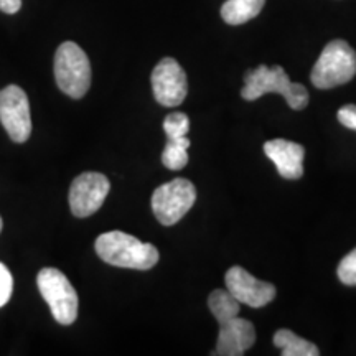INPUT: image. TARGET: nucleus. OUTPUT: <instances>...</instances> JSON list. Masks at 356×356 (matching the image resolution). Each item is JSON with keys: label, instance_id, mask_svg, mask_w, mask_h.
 <instances>
[{"label": "nucleus", "instance_id": "1", "mask_svg": "<svg viewBox=\"0 0 356 356\" xmlns=\"http://www.w3.org/2000/svg\"><path fill=\"white\" fill-rule=\"evenodd\" d=\"M97 256L111 266L124 269L149 270L159 262V251L154 244L142 243L122 231L101 234L95 243Z\"/></svg>", "mask_w": 356, "mask_h": 356}, {"label": "nucleus", "instance_id": "13", "mask_svg": "<svg viewBox=\"0 0 356 356\" xmlns=\"http://www.w3.org/2000/svg\"><path fill=\"white\" fill-rule=\"evenodd\" d=\"M266 0H226L221 7V17L226 24L241 25L259 15Z\"/></svg>", "mask_w": 356, "mask_h": 356}, {"label": "nucleus", "instance_id": "16", "mask_svg": "<svg viewBox=\"0 0 356 356\" xmlns=\"http://www.w3.org/2000/svg\"><path fill=\"white\" fill-rule=\"evenodd\" d=\"M188 137L168 139L162 152V163L168 170H181L188 163Z\"/></svg>", "mask_w": 356, "mask_h": 356}, {"label": "nucleus", "instance_id": "5", "mask_svg": "<svg viewBox=\"0 0 356 356\" xmlns=\"http://www.w3.org/2000/svg\"><path fill=\"white\" fill-rule=\"evenodd\" d=\"M37 284L56 322L61 325L73 323L78 317L79 300L68 277L55 267H44L37 275Z\"/></svg>", "mask_w": 356, "mask_h": 356}, {"label": "nucleus", "instance_id": "12", "mask_svg": "<svg viewBox=\"0 0 356 356\" xmlns=\"http://www.w3.org/2000/svg\"><path fill=\"white\" fill-rule=\"evenodd\" d=\"M264 152L274 162L280 177L299 180L304 175L305 149L300 144L286 139H273L264 144Z\"/></svg>", "mask_w": 356, "mask_h": 356}, {"label": "nucleus", "instance_id": "22", "mask_svg": "<svg viewBox=\"0 0 356 356\" xmlns=\"http://www.w3.org/2000/svg\"><path fill=\"white\" fill-rule=\"evenodd\" d=\"M2 228H3V221H2V218H0V233H2Z\"/></svg>", "mask_w": 356, "mask_h": 356}, {"label": "nucleus", "instance_id": "3", "mask_svg": "<svg viewBox=\"0 0 356 356\" xmlns=\"http://www.w3.org/2000/svg\"><path fill=\"white\" fill-rule=\"evenodd\" d=\"M356 74V53L343 40H333L320 53L310 73L315 88L332 89L350 83Z\"/></svg>", "mask_w": 356, "mask_h": 356}, {"label": "nucleus", "instance_id": "4", "mask_svg": "<svg viewBox=\"0 0 356 356\" xmlns=\"http://www.w3.org/2000/svg\"><path fill=\"white\" fill-rule=\"evenodd\" d=\"M56 84L65 95L81 99L91 86V65L88 55L74 42H65L55 55Z\"/></svg>", "mask_w": 356, "mask_h": 356}, {"label": "nucleus", "instance_id": "20", "mask_svg": "<svg viewBox=\"0 0 356 356\" xmlns=\"http://www.w3.org/2000/svg\"><path fill=\"white\" fill-rule=\"evenodd\" d=\"M338 121L341 126L353 129L356 131V106L355 104H346L338 111Z\"/></svg>", "mask_w": 356, "mask_h": 356}, {"label": "nucleus", "instance_id": "6", "mask_svg": "<svg viewBox=\"0 0 356 356\" xmlns=\"http://www.w3.org/2000/svg\"><path fill=\"white\" fill-rule=\"evenodd\" d=\"M195 200H197L195 185L186 178H175L154 191V215L163 226H172L191 210Z\"/></svg>", "mask_w": 356, "mask_h": 356}, {"label": "nucleus", "instance_id": "19", "mask_svg": "<svg viewBox=\"0 0 356 356\" xmlns=\"http://www.w3.org/2000/svg\"><path fill=\"white\" fill-rule=\"evenodd\" d=\"M12 291H13V277L10 270L7 269L6 264L0 262V309L10 300Z\"/></svg>", "mask_w": 356, "mask_h": 356}, {"label": "nucleus", "instance_id": "18", "mask_svg": "<svg viewBox=\"0 0 356 356\" xmlns=\"http://www.w3.org/2000/svg\"><path fill=\"white\" fill-rule=\"evenodd\" d=\"M337 273L345 286H356V249L341 259Z\"/></svg>", "mask_w": 356, "mask_h": 356}, {"label": "nucleus", "instance_id": "15", "mask_svg": "<svg viewBox=\"0 0 356 356\" xmlns=\"http://www.w3.org/2000/svg\"><path fill=\"white\" fill-rule=\"evenodd\" d=\"M208 307H210L213 317L218 320V323L228 322V320L238 317L241 304L234 299L228 291L216 289L208 297Z\"/></svg>", "mask_w": 356, "mask_h": 356}, {"label": "nucleus", "instance_id": "2", "mask_svg": "<svg viewBox=\"0 0 356 356\" xmlns=\"http://www.w3.org/2000/svg\"><path fill=\"white\" fill-rule=\"evenodd\" d=\"M269 92H279L286 97L289 108L300 111L309 104V91L304 84L292 83L282 66L261 65L256 70H249L244 76L241 96L246 101L259 99Z\"/></svg>", "mask_w": 356, "mask_h": 356}, {"label": "nucleus", "instance_id": "10", "mask_svg": "<svg viewBox=\"0 0 356 356\" xmlns=\"http://www.w3.org/2000/svg\"><path fill=\"white\" fill-rule=\"evenodd\" d=\"M226 287L228 292L239 304L249 305L252 309H261L274 300L275 287L270 282L256 279L243 267L234 266L226 273Z\"/></svg>", "mask_w": 356, "mask_h": 356}, {"label": "nucleus", "instance_id": "14", "mask_svg": "<svg viewBox=\"0 0 356 356\" xmlns=\"http://www.w3.org/2000/svg\"><path fill=\"white\" fill-rule=\"evenodd\" d=\"M274 345L282 350L284 356H318L320 351L312 341L296 335L291 330H277L274 335Z\"/></svg>", "mask_w": 356, "mask_h": 356}, {"label": "nucleus", "instance_id": "17", "mask_svg": "<svg viewBox=\"0 0 356 356\" xmlns=\"http://www.w3.org/2000/svg\"><path fill=\"white\" fill-rule=\"evenodd\" d=\"M163 131H165L168 139H178L185 137L190 131V119L184 113L168 114L163 121Z\"/></svg>", "mask_w": 356, "mask_h": 356}, {"label": "nucleus", "instance_id": "21", "mask_svg": "<svg viewBox=\"0 0 356 356\" xmlns=\"http://www.w3.org/2000/svg\"><path fill=\"white\" fill-rule=\"evenodd\" d=\"M22 0H0V10L8 15H13L20 10Z\"/></svg>", "mask_w": 356, "mask_h": 356}, {"label": "nucleus", "instance_id": "9", "mask_svg": "<svg viewBox=\"0 0 356 356\" xmlns=\"http://www.w3.org/2000/svg\"><path fill=\"white\" fill-rule=\"evenodd\" d=\"M152 89L159 104L165 108L180 106L188 92L184 68L173 58H163L152 71Z\"/></svg>", "mask_w": 356, "mask_h": 356}, {"label": "nucleus", "instance_id": "7", "mask_svg": "<svg viewBox=\"0 0 356 356\" xmlns=\"http://www.w3.org/2000/svg\"><path fill=\"white\" fill-rule=\"evenodd\" d=\"M0 122L6 127L8 137L19 144L29 140L32 134L29 97L17 84H10L0 91Z\"/></svg>", "mask_w": 356, "mask_h": 356}, {"label": "nucleus", "instance_id": "8", "mask_svg": "<svg viewBox=\"0 0 356 356\" xmlns=\"http://www.w3.org/2000/svg\"><path fill=\"white\" fill-rule=\"evenodd\" d=\"M111 184L108 177L86 172L76 177L70 188V208L76 218H88L99 210L108 197Z\"/></svg>", "mask_w": 356, "mask_h": 356}, {"label": "nucleus", "instance_id": "11", "mask_svg": "<svg viewBox=\"0 0 356 356\" xmlns=\"http://www.w3.org/2000/svg\"><path fill=\"white\" fill-rule=\"evenodd\" d=\"M256 330L249 320L238 317L220 323L216 350L213 355L218 356H243L254 345Z\"/></svg>", "mask_w": 356, "mask_h": 356}]
</instances>
